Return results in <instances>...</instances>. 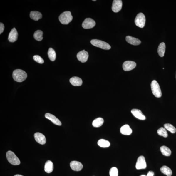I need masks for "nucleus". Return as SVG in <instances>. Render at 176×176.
<instances>
[{
	"instance_id": "f257e3e1",
	"label": "nucleus",
	"mask_w": 176,
	"mask_h": 176,
	"mask_svg": "<svg viewBox=\"0 0 176 176\" xmlns=\"http://www.w3.org/2000/svg\"><path fill=\"white\" fill-rule=\"evenodd\" d=\"M14 79L18 82H21L25 80L27 77V74L25 71L21 69H16L14 71L13 73Z\"/></svg>"
},
{
	"instance_id": "f03ea898",
	"label": "nucleus",
	"mask_w": 176,
	"mask_h": 176,
	"mask_svg": "<svg viewBox=\"0 0 176 176\" xmlns=\"http://www.w3.org/2000/svg\"><path fill=\"white\" fill-rule=\"evenodd\" d=\"M73 17L70 11H66L62 13L59 17L61 23L63 25H67L72 21Z\"/></svg>"
},
{
	"instance_id": "7ed1b4c3",
	"label": "nucleus",
	"mask_w": 176,
	"mask_h": 176,
	"mask_svg": "<svg viewBox=\"0 0 176 176\" xmlns=\"http://www.w3.org/2000/svg\"><path fill=\"white\" fill-rule=\"evenodd\" d=\"M151 87L152 92L155 97L160 98L162 96V93L159 83L156 80H154L152 82Z\"/></svg>"
},
{
	"instance_id": "20e7f679",
	"label": "nucleus",
	"mask_w": 176,
	"mask_h": 176,
	"mask_svg": "<svg viewBox=\"0 0 176 176\" xmlns=\"http://www.w3.org/2000/svg\"><path fill=\"white\" fill-rule=\"evenodd\" d=\"M6 157L8 162L14 165H19L20 160L15 154L11 151H8L6 153Z\"/></svg>"
},
{
	"instance_id": "39448f33",
	"label": "nucleus",
	"mask_w": 176,
	"mask_h": 176,
	"mask_svg": "<svg viewBox=\"0 0 176 176\" xmlns=\"http://www.w3.org/2000/svg\"><path fill=\"white\" fill-rule=\"evenodd\" d=\"M91 44L95 46L100 48L104 50H109L111 48L110 45L102 41L97 39H93L91 40Z\"/></svg>"
},
{
	"instance_id": "423d86ee",
	"label": "nucleus",
	"mask_w": 176,
	"mask_h": 176,
	"mask_svg": "<svg viewBox=\"0 0 176 176\" xmlns=\"http://www.w3.org/2000/svg\"><path fill=\"white\" fill-rule=\"evenodd\" d=\"M145 17L144 14L140 13L137 15L135 19V23L137 26L140 28H144L145 24Z\"/></svg>"
},
{
	"instance_id": "0eeeda50",
	"label": "nucleus",
	"mask_w": 176,
	"mask_h": 176,
	"mask_svg": "<svg viewBox=\"0 0 176 176\" xmlns=\"http://www.w3.org/2000/svg\"><path fill=\"white\" fill-rule=\"evenodd\" d=\"M146 167H147V163L145 157L143 156H139L137 159L136 163V168L139 170L145 169Z\"/></svg>"
},
{
	"instance_id": "6e6552de",
	"label": "nucleus",
	"mask_w": 176,
	"mask_h": 176,
	"mask_svg": "<svg viewBox=\"0 0 176 176\" xmlns=\"http://www.w3.org/2000/svg\"><path fill=\"white\" fill-rule=\"evenodd\" d=\"M95 25V21L91 18L86 19L82 24L83 28L86 29L93 28Z\"/></svg>"
},
{
	"instance_id": "1a4fd4ad",
	"label": "nucleus",
	"mask_w": 176,
	"mask_h": 176,
	"mask_svg": "<svg viewBox=\"0 0 176 176\" xmlns=\"http://www.w3.org/2000/svg\"><path fill=\"white\" fill-rule=\"evenodd\" d=\"M136 63L133 61H127L124 62L123 68L124 71H129L135 68L136 67Z\"/></svg>"
},
{
	"instance_id": "9d476101",
	"label": "nucleus",
	"mask_w": 176,
	"mask_h": 176,
	"mask_svg": "<svg viewBox=\"0 0 176 176\" xmlns=\"http://www.w3.org/2000/svg\"><path fill=\"white\" fill-rule=\"evenodd\" d=\"M88 56V52L83 50L77 53V57L79 61L84 63L87 61Z\"/></svg>"
},
{
	"instance_id": "9b49d317",
	"label": "nucleus",
	"mask_w": 176,
	"mask_h": 176,
	"mask_svg": "<svg viewBox=\"0 0 176 176\" xmlns=\"http://www.w3.org/2000/svg\"><path fill=\"white\" fill-rule=\"evenodd\" d=\"M122 6V2L121 0H114L113 3L112 10L115 13H118L121 10Z\"/></svg>"
},
{
	"instance_id": "f8f14e48",
	"label": "nucleus",
	"mask_w": 176,
	"mask_h": 176,
	"mask_svg": "<svg viewBox=\"0 0 176 176\" xmlns=\"http://www.w3.org/2000/svg\"><path fill=\"white\" fill-rule=\"evenodd\" d=\"M34 137L36 141L39 144L42 145L46 144V137L43 134L40 133H35Z\"/></svg>"
},
{
	"instance_id": "ddd939ff",
	"label": "nucleus",
	"mask_w": 176,
	"mask_h": 176,
	"mask_svg": "<svg viewBox=\"0 0 176 176\" xmlns=\"http://www.w3.org/2000/svg\"><path fill=\"white\" fill-rule=\"evenodd\" d=\"M18 37V33L16 29L15 28H14L11 29L9 34L8 39L11 42L14 43L17 40Z\"/></svg>"
},
{
	"instance_id": "4468645a",
	"label": "nucleus",
	"mask_w": 176,
	"mask_h": 176,
	"mask_svg": "<svg viewBox=\"0 0 176 176\" xmlns=\"http://www.w3.org/2000/svg\"><path fill=\"white\" fill-rule=\"evenodd\" d=\"M70 166L71 169L76 171H80L83 168L82 164L78 161H72L70 163Z\"/></svg>"
},
{
	"instance_id": "2eb2a0df",
	"label": "nucleus",
	"mask_w": 176,
	"mask_h": 176,
	"mask_svg": "<svg viewBox=\"0 0 176 176\" xmlns=\"http://www.w3.org/2000/svg\"><path fill=\"white\" fill-rule=\"evenodd\" d=\"M45 117L52 122L53 124L58 125V126L61 125L62 124L61 121L54 115L50 114V113H47L45 115Z\"/></svg>"
},
{
	"instance_id": "dca6fc26",
	"label": "nucleus",
	"mask_w": 176,
	"mask_h": 176,
	"mask_svg": "<svg viewBox=\"0 0 176 176\" xmlns=\"http://www.w3.org/2000/svg\"><path fill=\"white\" fill-rule=\"evenodd\" d=\"M131 113L135 117L140 120H145L146 118L145 116L143 114L141 110L138 109H133L131 110Z\"/></svg>"
},
{
	"instance_id": "f3484780",
	"label": "nucleus",
	"mask_w": 176,
	"mask_h": 176,
	"mask_svg": "<svg viewBox=\"0 0 176 176\" xmlns=\"http://www.w3.org/2000/svg\"><path fill=\"white\" fill-rule=\"evenodd\" d=\"M126 40L128 43L134 46L139 45L141 43V41L138 38L128 36L126 38Z\"/></svg>"
},
{
	"instance_id": "a211bd4d",
	"label": "nucleus",
	"mask_w": 176,
	"mask_h": 176,
	"mask_svg": "<svg viewBox=\"0 0 176 176\" xmlns=\"http://www.w3.org/2000/svg\"><path fill=\"white\" fill-rule=\"evenodd\" d=\"M120 131L121 133L125 135H130L132 133V130L128 125H125L122 127Z\"/></svg>"
},
{
	"instance_id": "6ab92c4d",
	"label": "nucleus",
	"mask_w": 176,
	"mask_h": 176,
	"mask_svg": "<svg viewBox=\"0 0 176 176\" xmlns=\"http://www.w3.org/2000/svg\"><path fill=\"white\" fill-rule=\"evenodd\" d=\"M71 84L74 86H80L82 84L83 81L79 77H73L70 80Z\"/></svg>"
},
{
	"instance_id": "aec40b11",
	"label": "nucleus",
	"mask_w": 176,
	"mask_h": 176,
	"mask_svg": "<svg viewBox=\"0 0 176 176\" xmlns=\"http://www.w3.org/2000/svg\"><path fill=\"white\" fill-rule=\"evenodd\" d=\"M53 169V165L50 160H48L44 166V171L47 173H50L52 172Z\"/></svg>"
},
{
	"instance_id": "412c9836",
	"label": "nucleus",
	"mask_w": 176,
	"mask_h": 176,
	"mask_svg": "<svg viewBox=\"0 0 176 176\" xmlns=\"http://www.w3.org/2000/svg\"><path fill=\"white\" fill-rule=\"evenodd\" d=\"M31 18L35 21H38L42 17V15L39 11H31L30 14Z\"/></svg>"
},
{
	"instance_id": "4be33fe9",
	"label": "nucleus",
	"mask_w": 176,
	"mask_h": 176,
	"mask_svg": "<svg viewBox=\"0 0 176 176\" xmlns=\"http://www.w3.org/2000/svg\"><path fill=\"white\" fill-rule=\"evenodd\" d=\"M166 45L164 43H161L158 46L157 52L158 54L160 56L162 57L165 55V51Z\"/></svg>"
},
{
	"instance_id": "5701e85b",
	"label": "nucleus",
	"mask_w": 176,
	"mask_h": 176,
	"mask_svg": "<svg viewBox=\"0 0 176 176\" xmlns=\"http://www.w3.org/2000/svg\"><path fill=\"white\" fill-rule=\"evenodd\" d=\"M160 171L162 173L167 176H171L172 171L171 169L166 166H163L160 168Z\"/></svg>"
},
{
	"instance_id": "b1692460",
	"label": "nucleus",
	"mask_w": 176,
	"mask_h": 176,
	"mask_svg": "<svg viewBox=\"0 0 176 176\" xmlns=\"http://www.w3.org/2000/svg\"><path fill=\"white\" fill-rule=\"evenodd\" d=\"M161 152L163 155L166 156H169L171 154V151L167 147L165 146H162L160 148Z\"/></svg>"
},
{
	"instance_id": "393cba45",
	"label": "nucleus",
	"mask_w": 176,
	"mask_h": 176,
	"mask_svg": "<svg viewBox=\"0 0 176 176\" xmlns=\"http://www.w3.org/2000/svg\"><path fill=\"white\" fill-rule=\"evenodd\" d=\"M103 123V119L101 118H98L95 119L92 122V125L95 127H99L102 126Z\"/></svg>"
},
{
	"instance_id": "a878e982",
	"label": "nucleus",
	"mask_w": 176,
	"mask_h": 176,
	"mask_svg": "<svg viewBox=\"0 0 176 176\" xmlns=\"http://www.w3.org/2000/svg\"><path fill=\"white\" fill-rule=\"evenodd\" d=\"M98 144L100 147L103 148L109 147L110 145V143L108 141L104 139H101L98 140Z\"/></svg>"
},
{
	"instance_id": "bb28decb",
	"label": "nucleus",
	"mask_w": 176,
	"mask_h": 176,
	"mask_svg": "<svg viewBox=\"0 0 176 176\" xmlns=\"http://www.w3.org/2000/svg\"><path fill=\"white\" fill-rule=\"evenodd\" d=\"M43 32L38 30L35 31L34 34V37L36 40L38 41H41L43 39Z\"/></svg>"
},
{
	"instance_id": "cd10ccee",
	"label": "nucleus",
	"mask_w": 176,
	"mask_h": 176,
	"mask_svg": "<svg viewBox=\"0 0 176 176\" xmlns=\"http://www.w3.org/2000/svg\"><path fill=\"white\" fill-rule=\"evenodd\" d=\"M48 55L51 61H53L56 58V54L55 50L51 48H50L48 52Z\"/></svg>"
},
{
	"instance_id": "c85d7f7f",
	"label": "nucleus",
	"mask_w": 176,
	"mask_h": 176,
	"mask_svg": "<svg viewBox=\"0 0 176 176\" xmlns=\"http://www.w3.org/2000/svg\"><path fill=\"white\" fill-rule=\"evenodd\" d=\"M157 133L159 135L162 136L165 138L168 137V133L165 128L161 127L158 129Z\"/></svg>"
},
{
	"instance_id": "c756f323",
	"label": "nucleus",
	"mask_w": 176,
	"mask_h": 176,
	"mask_svg": "<svg viewBox=\"0 0 176 176\" xmlns=\"http://www.w3.org/2000/svg\"><path fill=\"white\" fill-rule=\"evenodd\" d=\"M164 126L166 130H168L171 133H176V128L172 124H165L164 125Z\"/></svg>"
},
{
	"instance_id": "7c9ffc66",
	"label": "nucleus",
	"mask_w": 176,
	"mask_h": 176,
	"mask_svg": "<svg viewBox=\"0 0 176 176\" xmlns=\"http://www.w3.org/2000/svg\"><path fill=\"white\" fill-rule=\"evenodd\" d=\"M110 176H118V170L117 168L113 167L110 170Z\"/></svg>"
},
{
	"instance_id": "2f4dec72",
	"label": "nucleus",
	"mask_w": 176,
	"mask_h": 176,
	"mask_svg": "<svg viewBox=\"0 0 176 176\" xmlns=\"http://www.w3.org/2000/svg\"><path fill=\"white\" fill-rule=\"evenodd\" d=\"M33 58L34 60L40 64H43L44 63L43 59L41 56L38 55H35L33 56Z\"/></svg>"
},
{
	"instance_id": "473e14b6",
	"label": "nucleus",
	"mask_w": 176,
	"mask_h": 176,
	"mask_svg": "<svg viewBox=\"0 0 176 176\" xmlns=\"http://www.w3.org/2000/svg\"><path fill=\"white\" fill-rule=\"evenodd\" d=\"M4 29V26L2 23H0V34H1Z\"/></svg>"
},
{
	"instance_id": "72a5a7b5",
	"label": "nucleus",
	"mask_w": 176,
	"mask_h": 176,
	"mask_svg": "<svg viewBox=\"0 0 176 176\" xmlns=\"http://www.w3.org/2000/svg\"><path fill=\"white\" fill-rule=\"evenodd\" d=\"M154 175V173L152 171H149L147 174V176H153Z\"/></svg>"
},
{
	"instance_id": "f704fd0d",
	"label": "nucleus",
	"mask_w": 176,
	"mask_h": 176,
	"mask_svg": "<svg viewBox=\"0 0 176 176\" xmlns=\"http://www.w3.org/2000/svg\"><path fill=\"white\" fill-rule=\"evenodd\" d=\"M14 176H24L23 175H15Z\"/></svg>"
},
{
	"instance_id": "c9c22d12",
	"label": "nucleus",
	"mask_w": 176,
	"mask_h": 176,
	"mask_svg": "<svg viewBox=\"0 0 176 176\" xmlns=\"http://www.w3.org/2000/svg\"><path fill=\"white\" fill-rule=\"evenodd\" d=\"M96 1V0H93V1Z\"/></svg>"
},
{
	"instance_id": "e433bc0d",
	"label": "nucleus",
	"mask_w": 176,
	"mask_h": 176,
	"mask_svg": "<svg viewBox=\"0 0 176 176\" xmlns=\"http://www.w3.org/2000/svg\"><path fill=\"white\" fill-rule=\"evenodd\" d=\"M141 176H146L145 175H141Z\"/></svg>"
},
{
	"instance_id": "4c0bfd02",
	"label": "nucleus",
	"mask_w": 176,
	"mask_h": 176,
	"mask_svg": "<svg viewBox=\"0 0 176 176\" xmlns=\"http://www.w3.org/2000/svg\"></svg>"
}]
</instances>
